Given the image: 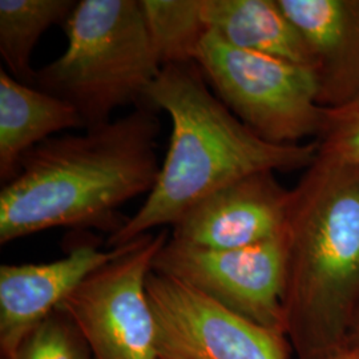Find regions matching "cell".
Masks as SVG:
<instances>
[{
  "instance_id": "cell-1",
  "label": "cell",
  "mask_w": 359,
  "mask_h": 359,
  "mask_svg": "<svg viewBox=\"0 0 359 359\" xmlns=\"http://www.w3.org/2000/svg\"><path fill=\"white\" fill-rule=\"evenodd\" d=\"M160 118L148 104L128 115L53 136L27 152L0 192V244L55 228L109 236L128 217L120 208L149 194L158 176Z\"/></svg>"
},
{
  "instance_id": "cell-2",
  "label": "cell",
  "mask_w": 359,
  "mask_h": 359,
  "mask_svg": "<svg viewBox=\"0 0 359 359\" xmlns=\"http://www.w3.org/2000/svg\"><path fill=\"white\" fill-rule=\"evenodd\" d=\"M147 104L170 117L172 132L154 189L107 246L130 244L173 226L193 206L237 180L259 172L306 169L318 144H274L248 128L208 84L196 63L163 67Z\"/></svg>"
},
{
  "instance_id": "cell-3",
  "label": "cell",
  "mask_w": 359,
  "mask_h": 359,
  "mask_svg": "<svg viewBox=\"0 0 359 359\" xmlns=\"http://www.w3.org/2000/svg\"><path fill=\"white\" fill-rule=\"evenodd\" d=\"M283 330L295 359L345 350L359 305V167L317 154L292 189Z\"/></svg>"
},
{
  "instance_id": "cell-4",
  "label": "cell",
  "mask_w": 359,
  "mask_h": 359,
  "mask_svg": "<svg viewBox=\"0 0 359 359\" xmlns=\"http://www.w3.org/2000/svg\"><path fill=\"white\" fill-rule=\"evenodd\" d=\"M67 47L36 71L35 86L71 104L84 129L116 109L147 104L161 72L139 0H80L65 26Z\"/></svg>"
},
{
  "instance_id": "cell-5",
  "label": "cell",
  "mask_w": 359,
  "mask_h": 359,
  "mask_svg": "<svg viewBox=\"0 0 359 359\" xmlns=\"http://www.w3.org/2000/svg\"><path fill=\"white\" fill-rule=\"evenodd\" d=\"M196 65L218 99L264 140L302 144L321 135L326 108L313 69L236 48L210 31Z\"/></svg>"
},
{
  "instance_id": "cell-6",
  "label": "cell",
  "mask_w": 359,
  "mask_h": 359,
  "mask_svg": "<svg viewBox=\"0 0 359 359\" xmlns=\"http://www.w3.org/2000/svg\"><path fill=\"white\" fill-rule=\"evenodd\" d=\"M170 237L148 233L92 273L60 310L87 341L95 359H157V329L147 293L154 261Z\"/></svg>"
},
{
  "instance_id": "cell-7",
  "label": "cell",
  "mask_w": 359,
  "mask_h": 359,
  "mask_svg": "<svg viewBox=\"0 0 359 359\" xmlns=\"http://www.w3.org/2000/svg\"><path fill=\"white\" fill-rule=\"evenodd\" d=\"M286 237L231 250H209L169 240L154 273L176 278L219 305L270 330H283Z\"/></svg>"
},
{
  "instance_id": "cell-8",
  "label": "cell",
  "mask_w": 359,
  "mask_h": 359,
  "mask_svg": "<svg viewBox=\"0 0 359 359\" xmlns=\"http://www.w3.org/2000/svg\"><path fill=\"white\" fill-rule=\"evenodd\" d=\"M157 350L180 359H290L285 334L259 326L176 278L149 273Z\"/></svg>"
},
{
  "instance_id": "cell-9",
  "label": "cell",
  "mask_w": 359,
  "mask_h": 359,
  "mask_svg": "<svg viewBox=\"0 0 359 359\" xmlns=\"http://www.w3.org/2000/svg\"><path fill=\"white\" fill-rule=\"evenodd\" d=\"M292 189L274 172L237 180L193 206L172 226L177 244L231 250L262 244L286 231Z\"/></svg>"
},
{
  "instance_id": "cell-10",
  "label": "cell",
  "mask_w": 359,
  "mask_h": 359,
  "mask_svg": "<svg viewBox=\"0 0 359 359\" xmlns=\"http://www.w3.org/2000/svg\"><path fill=\"white\" fill-rule=\"evenodd\" d=\"M130 244L104 250L93 243H84L55 261L3 264L0 266L1 359H13L27 334L60 308L67 297L92 273L126 253Z\"/></svg>"
},
{
  "instance_id": "cell-11",
  "label": "cell",
  "mask_w": 359,
  "mask_h": 359,
  "mask_svg": "<svg viewBox=\"0 0 359 359\" xmlns=\"http://www.w3.org/2000/svg\"><path fill=\"white\" fill-rule=\"evenodd\" d=\"M314 59L320 104L339 108L359 96V0H278Z\"/></svg>"
},
{
  "instance_id": "cell-12",
  "label": "cell",
  "mask_w": 359,
  "mask_h": 359,
  "mask_svg": "<svg viewBox=\"0 0 359 359\" xmlns=\"http://www.w3.org/2000/svg\"><path fill=\"white\" fill-rule=\"evenodd\" d=\"M84 128L76 109L57 96L0 69V180L16 176L27 152L55 133Z\"/></svg>"
},
{
  "instance_id": "cell-13",
  "label": "cell",
  "mask_w": 359,
  "mask_h": 359,
  "mask_svg": "<svg viewBox=\"0 0 359 359\" xmlns=\"http://www.w3.org/2000/svg\"><path fill=\"white\" fill-rule=\"evenodd\" d=\"M204 15L209 31L236 48L316 68L305 39L278 0H204Z\"/></svg>"
},
{
  "instance_id": "cell-14",
  "label": "cell",
  "mask_w": 359,
  "mask_h": 359,
  "mask_svg": "<svg viewBox=\"0 0 359 359\" xmlns=\"http://www.w3.org/2000/svg\"><path fill=\"white\" fill-rule=\"evenodd\" d=\"M77 1L74 0H0V56L6 71L16 80L35 86L32 52L52 26H65Z\"/></svg>"
},
{
  "instance_id": "cell-15",
  "label": "cell",
  "mask_w": 359,
  "mask_h": 359,
  "mask_svg": "<svg viewBox=\"0 0 359 359\" xmlns=\"http://www.w3.org/2000/svg\"><path fill=\"white\" fill-rule=\"evenodd\" d=\"M161 67L193 65L209 27L204 0H139Z\"/></svg>"
},
{
  "instance_id": "cell-16",
  "label": "cell",
  "mask_w": 359,
  "mask_h": 359,
  "mask_svg": "<svg viewBox=\"0 0 359 359\" xmlns=\"http://www.w3.org/2000/svg\"><path fill=\"white\" fill-rule=\"evenodd\" d=\"M13 359L95 358L76 325L57 309L27 334Z\"/></svg>"
},
{
  "instance_id": "cell-17",
  "label": "cell",
  "mask_w": 359,
  "mask_h": 359,
  "mask_svg": "<svg viewBox=\"0 0 359 359\" xmlns=\"http://www.w3.org/2000/svg\"><path fill=\"white\" fill-rule=\"evenodd\" d=\"M318 152L359 167V96L339 108L326 109Z\"/></svg>"
},
{
  "instance_id": "cell-18",
  "label": "cell",
  "mask_w": 359,
  "mask_h": 359,
  "mask_svg": "<svg viewBox=\"0 0 359 359\" xmlns=\"http://www.w3.org/2000/svg\"><path fill=\"white\" fill-rule=\"evenodd\" d=\"M347 347H351V348L359 350V305L358 309H357V311H355V316H354L353 323H351V327H350V334H348V342H347Z\"/></svg>"
},
{
  "instance_id": "cell-19",
  "label": "cell",
  "mask_w": 359,
  "mask_h": 359,
  "mask_svg": "<svg viewBox=\"0 0 359 359\" xmlns=\"http://www.w3.org/2000/svg\"><path fill=\"white\" fill-rule=\"evenodd\" d=\"M322 359H359V350L347 347L345 350H342V351L334 354L332 357Z\"/></svg>"
},
{
  "instance_id": "cell-20",
  "label": "cell",
  "mask_w": 359,
  "mask_h": 359,
  "mask_svg": "<svg viewBox=\"0 0 359 359\" xmlns=\"http://www.w3.org/2000/svg\"><path fill=\"white\" fill-rule=\"evenodd\" d=\"M157 359H180L177 357H173V355H169V354H165V353H161V351H158V355H157Z\"/></svg>"
}]
</instances>
